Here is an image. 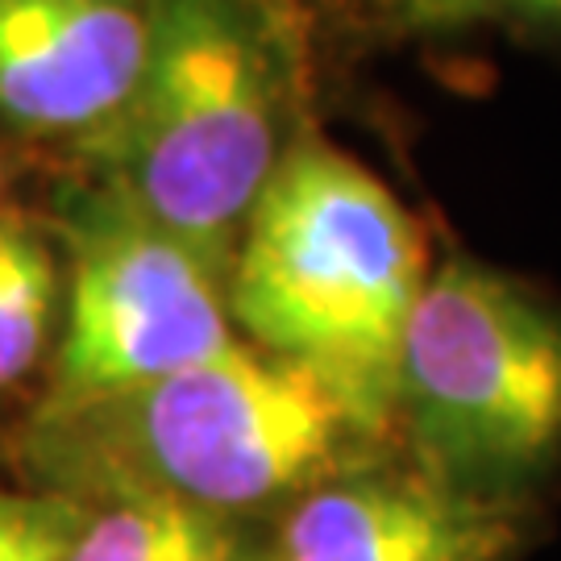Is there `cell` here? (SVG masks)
I'll use <instances>...</instances> for the list:
<instances>
[{
    "instance_id": "obj_1",
    "label": "cell",
    "mask_w": 561,
    "mask_h": 561,
    "mask_svg": "<svg viewBox=\"0 0 561 561\" xmlns=\"http://www.w3.org/2000/svg\"><path fill=\"white\" fill-rule=\"evenodd\" d=\"M424 279L428 245L391 187L333 146L300 141L241 225L225 300L259 350L308 366L375 437L396 416Z\"/></svg>"
},
{
    "instance_id": "obj_4",
    "label": "cell",
    "mask_w": 561,
    "mask_h": 561,
    "mask_svg": "<svg viewBox=\"0 0 561 561\" xmlns=\"http://www.w3.org/2000/svg\"><path fill=\"white\" fill-rule=\"evenodd\" d=\"M104 403L125 412L141 491L217 516L321 482L354 437H370L308 366L241 341Z\"/></svg>"
},
{
    "instance_id": "obj_6",
    "label": "cell",
    "mask_w": 561,
    "mask_h": 561,
    "mask_svg": "<svg viewBox=\"0 0 561 561\" xmlns=\"http://www.w3.org/2000/svg\"><path fill=\"white\" fill-rule=\"evenodd\" d=\"M146 46L150 0H0V117L96 129L129 101Z\"/></svg>"
},
{
    "instance_id": "obj_3",
    "label": "cell",
    "mask_w": 561,
    "mask_h": 561,
    "mask_svg": "<svg viewBox=\"0 0 561 561\" xmlns=\"http://www.w3.org/2000/svg\"><path fill=\"white\" fill-rule=\"evenodd\" d=\"M396 412L421 474L520 500L561 461V312L474 259L442 262L403 329Z\"/></svg>"
},
{
    "instance_id": "obj_5",
    "label": "cell",
    "mask_w": 561,
    "mask_h": 561,
    "mask_svg": "<svg viewBox=\"0 0 561 561\" xmlns=\"http://www.w3.org/2000/svg\"><path fill=\"white\" fill-rule=\"evenodd\" d=\"M71 245L76 275L59 350L67 403L141 391L238 341L229 333L221 266L117 187L76 213Z\"/></svg>"
},
{
    "instance_id": "obj_12",
    "label": "cell",
    "mask_w": 561,
    "mask_h": 561,
    "mask_svg": "<svg viewBox=\"0 0 561 561\" xmlns=\"http://www.w3.org/2000/svg\"><path fill=\"white\" fill-rule=\"evenodd\" d=\"M491 9H512L520 18L545 21V25H561V0H491Z\"/></svg>"
},
{
    "instance_id": "obj_9",
    "label": "cell",
    "mask_w": 561,
    "mask_h": 561,
    "mask_svg": "<svg viewBox=\"0 0 561 561\" xmlns=\"http://www.w3.org/2000/svg\"><path fill=\"white\" fill-rule=\"evenodd\" d=\"M50 308L55 262L46 245L18 221H0V387L34 366Z\"/></svg>"
},
{
    "instance_id": "obj_7",
    "label": "cell",
    "mask_w": 561,
    "mask_h": 561,
    "mask_svg": "<svg viewBox=\"0 0 561 561\" xmlns=\"http://www.w3.org/2000/svg\"><path fill=\"white\" fill-rule=\"evenodd\" d=\"M516 503L428 474L329 482L291 507L266 561H507L524 541Z\"/></svg>"
},
{
    "instance_id": "obj_8",
    "label": "cell",
    "mask_w": 561,
    "mask_h": 561,
    "mask_svg": "<svg viewBox=\"0 0 561 561\" xmlns=\"http://www.w3.org/2000/svg\"><path fill=\"white\" fill-rule=\"evenodd\" d=\"M67 561H238V541L217 512L138 491L83 524Z\"/></svg>"
},
{
    "instance_id": "obj_2",
    "label": "cell",
    "mask_w": 561,
    "mask_h": 561,
    "mask_svg": "<svg viewBox=\"0 0 561 561\" xmlns=\"http://www.w3.org/2000/svg\"><path fill=\"white\" fill-rule=\"evenodd\" d=\"M117 192L204 259H233L279 167V62L245 0H150L141 76L92 129Z\"/></svg>"
},
{
    "instance_id": "obj_11",
    "label": "cell",
    "mask_w": 561,
    "mask_h": 561,
    "mask_svg": "<svg viewBox=\"0 0 561 561\" xmlns=\"http://www.w3.org/2000/svg\"><path fill=\"white\" fill-rule=\"evenodd\" d=\"M412 30H461L491 13V0H387Z\"/></svg>"
},
{
    "instance_id": "obj_10",
    "label": "cell",
    "mask_w": 561,
    "mask_h": 561,
    "mask_svg": "<svg viewBox=\"0 0 561 561\" xmlns=\"http://www.w3.org/2000/svg\"><path fill=\"white\" fill-rule=\"evenodd\" d=\"M80 528L67 503L0 491V561H67Z\"/></svg>"
}]
</instances>
